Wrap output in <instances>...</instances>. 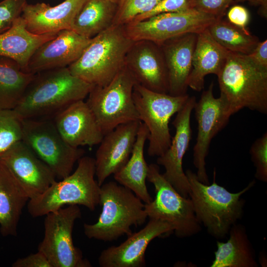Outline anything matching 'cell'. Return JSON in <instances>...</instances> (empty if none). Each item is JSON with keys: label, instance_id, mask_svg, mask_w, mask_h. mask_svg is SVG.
<instances>
[{"label": "cell", "instance_id": "cell-42", "mask_svg": "<svg viewBox=\"0 0 267 267\" xmlns=\"http://www.w3.org/2000/svg\"><path fill=\"white\" fill-rule=\"evenodd\" d=\"M109 1H110L111 2H113L114 3H116V4H117L119 3L120 0H108Z\"/></svg>", "mask_w": 267, "mask_h": 267}, {"label": "cell", "instance_id": "cell-34", "mask_svg": "<svg viewBox=\"0 0 267 267\" xmlns=\"http://www.w3.org/2000/svg\"><path fill=\"white\" fill-rule=\"evenodd\" d=\"M26 0H3L0 2V34L8 30L21 16Z\"/></svg>", "mask_w": 267, "mask_h": 267}, {"label": "cell", "instance_id": "cell-9", "mask_svg": "<svg viewBox=\"0 0 267 267\" xmlns=\"http://www.w3.org/2000/svg\"><path fill=\"white\" fill-rule=\"evenodd\" d=\"M22 141L61 179L72 172L84 151L68 144L57 130L53 120L24 119Z\"/></svg>", "mask_w": 267, "mask_h": 267}, {"label": "cell", "instance_id": "cell-31", "mask_svg": "<svg viewBox=\"0 0 267 267\" xmlns=\"http://www.w3.org/2000/svg\"><path fill=\"white\" fill-rule=\"evenodd\" d=\"M22 121L14 109H0V157L22 140Z\"/></svg>", "mask_w": 267, "mask_h": 267}, {"label": "cell", "instance_id": "cell-15", "mask_svg": "<svg viewBox=\"0 0 267 267\" xmlns=\"http://www.w3.org/2000/svg\"><path fill=\"white\" fill-rule=\"evenodd\" d=\"M0 159L20 183L29 200L42 194L56 181L52 170L22 140Z\"/></svg>", "mask_w": 267, "mask_h": 267}, {"label": "cell", "instance_id": "cell-13", "mask_svg": "<svg viewBox=\"0 0 267 267\" xmlns=\"http://www.w3.org/2000/svg\"><path fill=\"white\" fill-rule=\"evenodd\" d=\"M213 88L212 82L208 89L202 92L194 108L197 122V135L193 147V163L197 169L198 179L206 184H209L206 158L211 142L226 126L230 118L222 99L214 96Z\"/></svg>", "mask_w": 267, "mask_h": 267}, {"label": "cell", "instance_id": "cell-1", "mask_svg": "<svg viewBox=\"0 0 267 267\" xmlns=\"http://www.w3.org/2000/svg\"><path fill=\"white\" fill-rule=\"evenodd\" d=\"M93 86L73 75L68 67L35 74L14 109L23 119L41 118L84 100Z\"/></svg>", "mask_w": 267, "mask_h": 267}, {"label": "cell", "instance_id": "cell-5", "mask_svg": "<svg viewBox=\"0 0 267 267\" xmlns=\"http://www.w3.org/2000/svg\"><path fill=\"white\" fill-rule=\"evenodd\" d=\"M99 205L102 211L97 222L84 224V233L89 239L110 242L125 234L129 236L131 226L142 225L147 218L143 202L115 181L100 186Z\"/></svg>", "mask_w": 267, "mask_h": 267}, {"label": "cell", "instance_id": "cell-26", "mask_svg": "<svg viewBox=\"0 0 267 267\" xmlns=\"http://www.w3.org/2000/svg\"><path fill=\"white\" fill-rule=\"evenodd\" d=\"M148 130L140 121L131 156L126 165L114 174L115 180L130 189L145 204L153 200L146 185L148 165L144 157V148L148 139Z\"/></svg>", "mask_w": 267, "mask_h": 267}, {"label": "cell", "instance_id": "cell-23", "mask_svg": "<svg viewBox=\"0 0 267 267\" xmlns=\"http://www.w3.org/2000/svg\"><path fill=\"white\" fill-rule=\"evenodd\" d=\"M229 51L212 38L208 28L198 34L188 87L196 91H201L204 89L205 77L211 74L217 76L219 74Z\"/></svg>", "mask_w": 267, "mask_h": 267}, {"label": "cell", "instance_id": "cell-14", "mask_svg": "<svg viewBox=\"0 0 267 267\" xmlns=\"http://www.w3.org/2000/svg\"><path fill=\"white\" fill-rule=\"evenodd\" d=\"M196 102L194 96H189L183 107L177 113L172 123L175 128V134L172 137L171 144L157 159V163L165 168L163 175L165 179L181 195L186 198L188 197L190 189L183 170L182 162L191 138L190 118Z\"/></svg>", "mask_w": 267, "mask_h": 267}, {"label": "cell", "instance_id": "cell-40", "mask_svg": "<svg viewBox=\"0 0 267 267\" xmlns=\"http://www.w3.org/2000/svg\"><path fill=\"white\" fill-rule=\"evenodd\" d=\"M261 4V13L264 17L267 18V0H259V2Z\"/></svg>", "mask_w": 267, "mask_h": 267}, {"label": "cell", "instance_id": "cell-3", "mask_svg": "<svg viewBox=\"0 0 267 267\" xmlns=\"http://www.w3.org/2000/svg\"><path fill=\"white\" fill-rule=\"evenodd\" d=\"M133 43L124 26L112 25L93 37L68 68L73 75L93 86H105L125 67L126 55Z\"/></svg>", "mask_w": 267, "mask_h": 267}, {"label": "cell", "instance_id": "cell-33", "mask_svg": "<svg viewBox=\"0 0 267 267\" xmlns=\"http://www.w3.org/2000/svg\"><path fill=\"white\" fill-rule=\"evenodd\" d=\"M250 153L256 168L255 177L260 181H267V133L257 138L252 145Z\"/></svg>", "mask_w": 267, "mask_h": 267}, {"label": "cell", "instance_id": "cell-11", "mask_svg": "<svg viewBox=\"0 0 267 267\" xmlns=\"http://www.w3.org/2000/svg\"><path fill=\"white\" fill-rule=\"evenodd\" d=\"M81 216L80 208L77 205H69L45 215L44 236L38 249L46 257L52 267L92 266L73 241L74 224Z\"/></svg>", "mask_w": 267, "mask_h": 267}, {"label": "cell", "instance_id": "cell-25", "mask_svg": "<svg viewBox=\"0 0 267 267\" xmlns=\"http://www.w3.org/2000/svg\"><path fill=\"white\" fill-rule=\"evenodd\" d=\"M57 34H34L27 29L21 16L8 30L0 34V56L14 60L27 72L29 61L35 51Z\"/></svg>", "mask_w": 267, "mask_h": 267}, {"label": "cell", "instance_id": "cell-32", "mask_svg": "<svg viewBox=\"0 0 267 267\" xmlns=\"http://www.w3.org/2000/svg\"><path fill=\"white\" fill-rule=\"evenodd\" d=\"M161 0H120L113 25H126L151 9Z\"/></svg>", "mask_w": 267, "mask_h": 267}, {"label": "cell", "instance_id": "cell-39", "mask_svg": "<svg viewBox=\"0 0 267 267\" xmlns=\"http://www.w3.org/2000/svg\"><path fill=\"white\" fill-rule=\"evenodd\" d=\"M247 56L257 66L267 69V40L259 42L252 52Z\"/></svg>", "mask_w": 267, "mask_h": 267}, {"label": "cell", "instance_id": "cell-24", "mask_svg": "<svg viewBox=\"0 0 267 267\" xmlns=\"http://www.w3.org/2000/svg\"><path fill=\"white\" fill-rule=\"evenodd\" d=\"M29 198L20 183L0 159V232L16 236L24 207Z\"/></svg>", "mask_w": 267, "mask_h": 267}, {"label": "cell", "instance_id": "cell-8", "mask_svg": "<svg viewBox=\"0 0 267 267\" xmlns=\"http://www.w3.org/2000/svg\"><path fill=\"white\" fill-rule=\"evenodd\" d=\"M136 82L126 66L107 85L94 86L87 100L104 135L118 126L139 121L133 98Z\"/></svg>", "mask_w": 267, "mask_h": 267}, {"label": "cell", "instance_id": "cell-38", "mask_svg": "<svg viewBox=\"0 0 267 267\" xmlns=\"http://www.w3.org/2000/svg\"><path fill=\"white\" fill-rule=\"evenodd\" d=\"M227 16L230 23L243 30H248L246 26L249 21L250 14L246 8L240 5H235L229 10Z\"/></svg>", "mask_w": 267, "mask_h": 267}, {"label": "cell", "instance_id": "cell-20", "mask_svg": "<svg viewBox=\"0 0 267 267\" xmlns=\"http://www.w3.org/2000/svg\"><path fill=\"white\" fill-rule=\"evenodd\" d=\"M53 121L63 138L74 147L98 144L104 136L84 100L73 102L56 113Z\"/></svg>", "mask_w": 267, "mask_h": 267}, {"label": "cell", "instance_id": "cell-41", "mask_svg": "<svg viewBox=\"0 0 267 267\" xmlns=\"http://www.w3.org/2000/svg\"><path fill=\"white\" fill-rule=\"evenodd\" d=\"M265 261L267 262V259L265 260V255H263L260 257V262L261 265L263 267V265H266L267 266V263H265Z\"/></svg>", "mask_w": 267, "mask_h": 267}, {"label": "cell", "instance_id": "cell-37", "mask_svg": "<svg viewBox=\"0 0 267 267\" xmlns=\"http://www.w3.org/2000/svg\"><path fill=\"white\" fill-rule=\"evenodd\" d=\"M13 267H52L46 257L41 252L31 254L25 257L18 259L13 264Z\"/></svg>", "mask_w": 267, "mask_h": 267}, {"label": "cell", "instance_id": "cell-4", "mask_svg": "<svg viewBox=\"0 0 267 267\" xmlns=\"http://www.w3.org/2000/svg\"><path fill=\"white\" fill-rule=\"evenodd\" d=\"M185 174L190 185L189 196L197 220L210 234L216 238H223L241 219L245 204L241 196L254 186L255 181L240 191L232 193L216 182L215 172L211 185L200 181L196 174L190 170Z\"/></svg>", "mask_w": 267, "mask_h": 267}, {"label": "cell", "instance_id": "cell-30", "mask_svg": "<svg viewBox=\"0 0 267 267\" xmlns=\"http://www.w3.org/2000/svg\"><path fill=\"white\" fill-rule=\"evenodd\" d=\"M208 30L212 38L228 51L248 55L259 42L257 37L248 30L233 25L221 19H217Z\"/></svg>", "mask_w": 267, "mask_h": 267}, {"label": "cell", "instance_id": "cell-22", "mask_svg": "<svg viewBox=\"0 0 267 267\" xmlns=\"http://www.w3.org/2000/svg\"><path fill=\"white\" fill-rule=\"evenodd\" d=\"M197 35L186 34L168 40L160 46L167 68L168 94L170 95L187 94Z\"/></svg>", "mask_w": 267, "mask_h": 267}, {"label": "cell", "instance_id": "cell-17", "mask_svg": "<svg viewBox=\"0 0 267 267\" xmlns=\"http://www.w3.org/2000/svg\"><path fill=\"white\" fill-rule=\"evenodd\" d=\"M125 66L136 83L157 92L168 93L167 68L160 46L148 41L134 42Z\"/></svg>", "mask_w": 267, "mask_h": 267}, {"label": "cell", "instance_id": "cell-27", "mask_svg": "<svg viewBox=\"0 0 267 267\" xmlns=\"http://www.w3.org/2000/svg\"><path fill=\"white\" fill-rule=\"evenodd\" d=\"M225 242L218 241L215 259L211 267H257L253 247L245 227L234 224L230 228Z\"/></svg>", "mask_w": 267, "mask_h": 267}, {"label": "cell", "instance_id": "cell-43", "mask_svg": "<svg viewBox=\"0 0 267 267\" xmlns=\"http://www.w3.org/2000/svg\"><path fill=\"white\" fill-rule=\"evenodd\" d=\"M247 0V1H249L250 2H257V3H258V2H259V0Z\"/></svg>", "mask_w": 267, "mask_h": 267}, {"label": "cell", "instance_id": "cell-12", "mask_svg": "<svg viewBox=\"0 0 267 267\" xmlns=\"http://www.w3.org/2000/svg\"><path fill=\"white\" fill-rule=\"evenodd\" d=\"M217 19L212 15L189 8L179 12L161 13L124 26L133 41H148L160 46L168 40L186 34H198Z\"/></svg>", "mask_w": 267, "mask_h": 267}, {"label": "cell", "instance_id": "cell-18", "mask_svg": "<svg viewBox=\"0 0 267 267\" xmlns=\"http://www.w3.org/2000/svg\"><path fill=\"white\" fill-rule=\"evenodd\" d=\"M91 39L71 29L58 32L54 38L43 43L35 51L29 61L27 72L35 74L68 67L81 56Z\"/></svg>", "mask_w": 267, "mask_h": 267}, {"label": "cell", "instance_id": "cell-21", "mask_svg": "<svg viewBox=\"0 0 267 267\" xmlns=\"http://www.w3.org/2000/svg\"><path fill=\"white\" fill-rule=\"evenodd\" d=\"M87 0H65L54 6L44 2L24 6L21 16L26 28L36 35L71 29L73 22Z\"/></svg>", "mask_w": 267, "mask_h": 267}, {"label": "cell", "instance_id": "cell-10", "mask_svg": "<svg viewBox=\"0 0 267 267\" xmlns=\"http://www.w3.org/2000/svg\"><path fill=\"white\" fill-rule=\"evenodd\" d=\"M155 187V198L145 204L144 210L149 219L166 221L175 228L178 237L195 235L201 230L190 198L181 195L160 173L158 165H148L147 178Z\"/></svg>", "mask_w": 267, "mask_h": 267}, {"label": "cell", "instance_id": "cell-36", "mask_svg": "<svg viewBox=\"0 0 267 267\" xmlns=\"http://www.w3.org/2000/svg\"><path fill=\"white\" fill-rule=\"evenodd\" d=\"M189 0H161L152 9L136 17L132 22L140 21L161 13L176 12L185 10L189 8Z\"/></svg>", "mask_w": 267, "mask_h": 267}, {"label": "cell", "instance_id": "cell-6", "mask_svg": "<svg viewBox=\"0 0 267 267\" xmlns=\"http://www.w3.org/2000/svg\"><path fill=\"white\" fill-rule=\"evenodd\" d=\"M77 168L67 177L55 181L42 194L30 199L27 208L33 218L45 216L65 205H82L94 211L99 204L100 186L95 176L94 158L83 156Z\"/></svg>", "mask_w": 267, "mask_h": 267}, {"label": "cell", "instance_id": "cell-28", "mask_svg": "<svg viewBox=\"0 0 267 267\" xmlns=\"http://www.w3.org/2000/svg\"><path fill=\"white\" fill-rule=\"evenodd\" d=\"M117 4L108 0H87L76 16L71 30L92 38L113 25Z\"/></svg>", "mask_w": 267, "mask_h": 267}, {"label": "cell", "instance_id": "cell-2", "mask_svg": "<svg viewBox=\"0 0 267 267\" xmlns=\"http://www.w3.org/2000/svg\"><path fill=\"white\" fill-rule=\"evenodd\" d=\"M217 77L220 97L229 116L244 108L267 114V69L247 55L229 51Z\"/></svg>", "mask_w": 267, "mask_h": 267}, {"label": "cell", "instance_id": "cell-16", "mask_svg": "<svg viewBox=\"0 0 267 267\" xmlns=\"http://www.w3.org/2000/svg\"><path fill=\"white\" fill-rule=\"evenodd\" d=\"M174 230V227L166 221L150 219L143 228L128 236L124 242L103 250L98 259L99 265L101 267H145V253L150 242Z\"/></svg>", "mask_w": 267, "mask_h": 267}, {"label": "cell", "instance_id": "cell-7", "mask_svg": "<svg viewBox=\"0 0 267 267\" xmlns=\"http://www.w3.org/2000/svg\"><path fill=\"white\" fill-rule=\"evenodd\" d=\"M189 96H174L149 90L136 83L133 90L134 103L139 121L148 130V155L160 156L170 146L172 136L169 127L171 117L184 105Z\"/></svg>", "mask_w": 267, "mask_h": 267}, {"label": "cell", "instance_id": "cell-19", "mask_svg": "<svg viewBox=\"0 0 267 267\" xmlns=\"http://www.w3.org/2000/svg\"><path fill=\"white\" fill-rule=\"evenodd\" d=\"M140 121L121 124L105 134L95 154V176L99 186L128 161L135 143Z\"/></svg>", "mask_w": 267, "mask_h": 267}, {"label": "cell", "instance_id": "cell-35", "mask_svg": "<svg viewBox=\"0 0 267 267\" xmlns=\"http://www.w3.org/2000/svg\"><path fill=\"white\" fill-rule=\"evenodd\" d=\"M233 0H189V7L221 19Z\"/></svg>", "mask_w": 267, "mask_h": 267}, {"label": "cell", "instance_id": "cell-29", "mask_svg": "<svg viewBox=\"0 0 267 267\" xmlns=\"http://www.w3.org/2000/svg\"><path fill=\"white\" fill-rule=\"evenodd\" d=\"M34 75L14 60L0 56V109H14Z\"/></svg>", "mask_w": 267, "mask_h": 267}]
</instances>
